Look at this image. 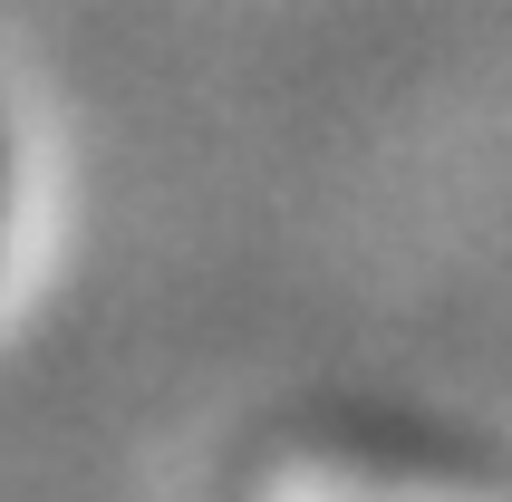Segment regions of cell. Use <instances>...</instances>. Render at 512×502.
<instances>
[{"label": "cell", "instance_id": "1", "mask_svg": "<svg viewBox=\"0 0 512 502\" xmlns=\"http://www.w3.org/2000/svg\"><path fill=\"white\" fill-rule=\"evenodd\" d=\"M0 194H10V155H0Z\"/></svg>", "mask_w": 512, "mask_h": 502}]
</instances>
